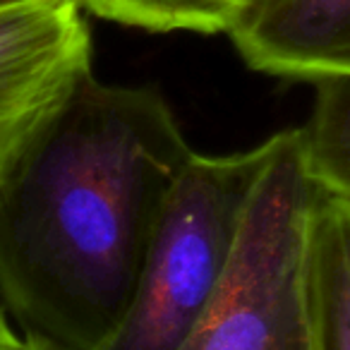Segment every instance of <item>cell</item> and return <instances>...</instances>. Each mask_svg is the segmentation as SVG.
I'll list each match as a JSON object with an SVG mask.
<instances>
[{
	"label": "cell",
	"instance_id": "11",
	"mask_svg": "<svg viewBox=\"0 0 350 350\" xmlns=\"http://www.w3.org/2000/svg\"><path fill=\"white\" fill-rule=\"evenodd\" d=\"M17 3H29V0H0V8H8V5H17Z\"/></svg>",
	"mask_w": 350,
	"mask_h": 350
},
{
	"label": "cell",
	"instance_id": "7",
	"mask_svg": "<svg viewBox=\"0 0 350 350\" xmlns=\"http://www.w3.org/2000/svg\"><path fill=\"white\" fill-rule=\"evenodd\" d=\"M314 84V106L300 127L305 165L321 192L350 200V77Z\"/></svg>",
	"mask_w": 350,
	"mask_h": 350
},
{
	"label": "cell",
	"instance_id": "4",
	"mask_svg": "<svg viewBox=\"0 0 350 350\" xmlns=\"http://www.w3.org/2000/svg\"><path fill=\"white\" fill-rule=\"evenodd\" d=\"M92 72L79 0L0 8V178Z\"/></svg>",
	"mask_w": 350,
	"mask_h": 350
},
{
	"label": "cell",
	"instance_id": "10",
	"mask_svg": "<svg viewBox=\"0 0 350 350\" xmlns=\"http://www.w3.org/2000/svg\"><path fill=\"white\" fill-rule=\"evenodd\" d=\"M17 350H58L53 348V345L44 343V340H34V338H27V336H22L20 345H17Z\"/></svg>",
	"mask_w": 350,
	"mask_h": 350
},
{
	"label": "cell",
	"instance_id": "5",
	"mask_svg": "<svg viewBox=\"0 0 350 350\" xmlns=\"http://www.w3.org/2000/svg\"><path fill=\"white\" fill-rule=\"evenodd\" d=\"M228 36L259 72L310 82L350 77V0H252Z\"/></svg>",
	"mask_w": 350,
	"mask_h": 350
},
{
	"label": "cell",
	"instance_id": "6",
	"mask_svg": "<svg viewBox=\"0 0 350 350\" xmlns=\"http://www.w3.org/2000/svg\"><path fill=\"white\" fill-rule=\"evenodd\" d=\"M310 278L317 350H350V200L321 192Z\"/></svg>",
	"mask_w": 350,
	"mask_h": 350
},
{
	"label": "cell",
	"instance_id": "3",
	"mask_svg": "<svg viewBox=\"0 0 350 350\" xmlns=\"http://www.w3.org/2000/svg\"><path fill=\"white\" fill-rule=\"evenodd\" d=\"M271 139L228 156L192 154L151 235L130 312L103 350H178L233 262Z\"/></svg>",
	"mask_w": 350,
	"mask_h": 350
},
{
	"label": "cell",
	"instance_id": "8",
	"mask_svg": "<svg viewBox=\"0 0 350 350\" xmlns=\"http://www.w3.org/2000/svg\"><path fill=\"white\" fill-rule=\"evenodd\" d=\"M252 0H79L84 10L146 31L228 34Z\"/></svg>",
	"mask_w": 350,
	"mask_h": 350
},
{
	"label": "cell",
	"instance_id": "2",
	"mask_svg": "<svg viewBox=\"0 0 350 350\" xmlns=\"http://www.w3.org/2000/svg\"><path fill=\"white\" fill-rule=\"evenodd\" d=\"M269 139L233 262L178 350H317L310 257L321 187L305 165L300 127Z\"/></svg>",
	"mask_w": 350,
	"mask_h": 350
},
{
	"label": "cell",
	"instance_id": "1",
	"mask_svg": "<svg viewBox=\"0 0 350 350\" xmlns=\"http://www.w3.org/2000/svg\"><path fill=\"white\" fill-rule=\"evenodd\" d=\"M192 154L159 89L77 84L0 178V307L22 336L111 343Z\"/></svg>",
	"mask_w": 350,
	"mask_h": 350
},
{
	"label": "cell",
	"instance_id": "9",
	"mask_svg": "<svg viewBox=\"0 0 350 350\" xmlns=\"http://www.w3.org/2000/svg\"><path fill=\"white\" fill-rule=\"evenodd\" d=\"M22 340V334L15 329V324L10 321V317L5 314V310L0 307V350H17Z\"/></svg>",
	"mask_w": 350,
	"mask_h": 350
}]
</instances>
